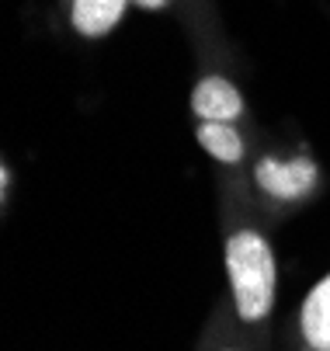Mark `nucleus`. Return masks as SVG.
I'll use <instances>...</instances> for the list:
<instances>
[{"mask_svg":"<svg viewBox=\"0 0 330 351\" xmlns=\"http://www.w3.org/2000/svg\"><path fill=\"white\" fill-rule=\"evenodd\" d=\"M226 278L233 310L244 324H261L275 310L278 295V258L261 230H233L226 240Z\"/></svg>","mask_w":330,"mask_h":351,"instance_id":"obj_1","label":"nucleus"},{"mask_svg":"<svg viewBox=\"0 0 330 351\" xmlns=\"http://www.w3.org/2000/svg\"><path fill=\"white\" fill-rule=\"evenodd\" d=\"M254 184L275 198V202H299L320 184V167L313 157L299 154L292 160H278V157H261L254 167Z\"/></svg>","mask_w":330,"mask_h":351,"instance_id":"obj_2","label":"nucleus"},{"mask_svg":"<svg viewBox=\"0 0 330 351\" xmlns=\"http://www.w3.org/2000/svg\"><path fill=\"white\" fill-rule=\"evenodd\" d=\"M192 112L202 122H237L244 115V94L226 77L209 73L192 90Z\"/></svg>","mask_w":330,"mask_h":351,"instance_id":"obj_3","label":"nucleus"},{"mask_svg":"<svg viewBox=\"0 0 330 351\" xmlns=\"http://www.w3.org/2000/svg\"><path fill=\"white\" fill-rule=\"evenodd\" d=\"M299 334H303V344L309 351H330V271L303 299Z\"/></svg>","mask_w":330,"mask_h":351,"instance_id":"obj_4","label":"nucleus"},{"mask_svg":"<svg viewBox=\"0 0 330 351\" xmlns=\"http://www.w3.org/2000/svg\"><path fill=\"white\" fill-rule=\"evenodd\" d=\"M132 0H70V25L84 38L108 35L122 18Z\"/></svg>","mask_w":330,"mask_h":351,"instance_id":"obj_5","label":"nucleus"},{"mask_svg":"<svg viewBox=\"0 0 330 351\" xmlns=\"http://www.w3.org/2000/svg\"><path fill=\"white\" fill-rule=\"evenodd\" d=\"M199 143L202 149L219 160V164H240L244 154H247V146H244V136L233 129V122H202L199 125Z\"/></svg>","mask_w":330,"mask_h":351,"instance_id":"obj_6","label":"nucleus"},{"mask_svg":"<svg viewBox=\"0 0 330 351\" xmlns=\"http://www.w3.org/2000/svg\"><path fill=\"white\" fill-rule=\"evenodd\" d=\"M132 4H136V8H143V11H164L170 0H132Z\"/></svg>","mask_w":330,"mask_h":351,"instance_id":"obj_7","label":"nucleus"},{"mask_svg":"<svg viewBox=\"0 0 330 351\" xmlns=\"http://www.w3.org/2000/svg\"><path fill=\"white\" fill-rule=\"evenodd\" d=\"M8 188H11V167L4 164L0 167V198H4V202H8Z\"/></svg>","mask_w":330,"mask_h":351,"instance_id":"obj_8","label":"nucleus"},{"mask_svg":"<svg viewBox=\"0 0 330 351\" xmlns=\"http://www.w3.org/2000/svg\"><path fill=\"white\" fill-rule=\"evenodd\" d=\"M223 351H237V348H223Z\"/></svg>","mask_w":330,"mask_h":351,"instance_id":"obj_9","label":"nucleus"}]
</instances>
